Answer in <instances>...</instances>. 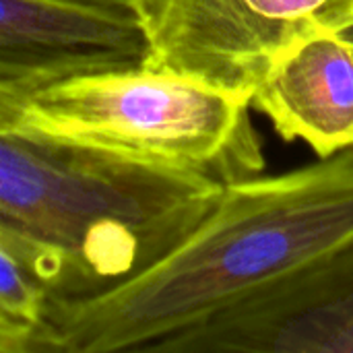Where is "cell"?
Here are the masks:
<instances>
[{
	"label": "cell",
	"mask_w": 353,
	"mask_h": 353,
	"mask_svg": "<svg viewBox=\"0 0 353 353\" xmlns=\"http://www.w3.org/2000/svg\"><path fill=\"white\" fill-rule=\"evenodd\" d=\"M353 240V147L225 184L165 256L91 298L48 302L39 353L151 352Z\"/></svg>",
	"instance_id": "cell-1"
},
{
	"label": "cell",
	"mask_w": 353,
	"mask_h": 353,
	"mask_svg": "<svg viewBox=\"0 0 353 353\" xmlns=\"http://www.w3.org/2000/svg\"><path fill=\"white\" fill-rule=\"evenodd\" d=\"M217 178L21 126L0 114V248L70 302L178 246L217 205Z\"/></svg>",
	"instance_id": "cell-2"
},
{
	"label": "cell",
	"mask_w": 353,
	"mask_h": 353,
	"mask_svg": "<svg viewBox=\"0 0 353 353\" xmlns=\"http://www.w3.org/2000/svg\"><path fill=\"white\" fill-rule=\"evenodd\" d=\"M250 99L153 68L66 79L33 93L0 91V114L21 126L196 170L223 184L265 161Z\"/></svg>",
	"instance_id": "cell-3"
},
{
	"label": "cell",
	"mask_w": 353,
	"mask_h": 353,
	"mask_svg": "<svg viewBox=\"0 0 353 353\" xmlns=\"http://www.w3.org/2000/svg\"><path fill=\"white\" fill-rule=\"evenodd\" d=\"M147 68L250 99L271 64L319 31L353 27V0H134Z\"/></svg>",
	"instance_id": "cell-4"
},
{
	"label": "cell",
	"mask_w": 353,
	"mask_h": 353,
	"mask_svg": "<svg viewBox=\"0 0 353 353\" xmlns=\"http://www.w3.org/2000/svg\"><path fill=\"white\" fill-rule=\"evenodd\" d=\"M157 353H353V240Z\"/></svg>",
	"instance_id": "cell-5"
},
{
	"label": "cell",
	"mask_w": 353,
	"mask_h": 353,
	"mask_svg": "<svg viewBox=\"0 0 353 353\" xmlns=\"http://www.w3.org/2000/svg\"><path fill=\"white\" fill-rule=\"evenodd\" d=\"M149 43L134 17L46 0H0V91L41 87L147 66Z\"/></svg>",
	"instance_id": "cell-6"
},
{
	"label": "cell",
	"mask_w": 353,
	"mask_h": 353,
	"mask_svg": "<svg viewBox=\"0 0 353 353\" xmlns=\"http://www.w3.org/2000/svg\"><path fill=\"white\" fill-rule=\"evenodd\" d=\"M285 141H304L321 157L353 147V41L319 31L283 52L252 91Z\"/></svg>",
	"instance_id": "cell-7"
},
{
	"label": "cell",
	"mask_w": 353,
	"mask_h": 353,
	"mask_svg": "<svg viewBox=\"0 0 353 353\" xmlns=\"http://www.w3.org/2000/svg\"><path fill=\"white\" fill-rule=\"evenodd\" d=\"M46 310V292L8 252L0 248V323L35 331L39 350Z\"/></svg>",
	"instance_id": "cell-8"
},
{
	"label": "cell",
	"mask_w": 353,
	"mask_h": 353,
	"mask_svg": "<svg viewBox=\"0 0 353 353\" xmlns=\"http://www.w3.org/2000/svg\"><path fill=\"white\" fill-rule=\"evenodd\" d=\"M46 2L81 8V10L103 12V14H114V17H134V0H46Z\"/></svg>",
	"instance_id": "cell-9"
},
{
	"label": "cell",
	"mask_w": 353,
	"mask_h": 353,
	"mask_svg": "<svg viewBox=\"0 0 353 353\" xmlns=\"http://www.w3.org/2000/svg\"><path fill=\"white\" fill-rule=\"evenodd\" d=\"M0 337L6 339L17 353H37V333L0 323Z\"/></svg>",
	"instance_id": "cell-10"
},
{
	"label": "cell",
	"mask_w": 353,
	"mask_h": 353,
	"mask_svg": "<svg viewBox=\"0 0 353 353\" xmlns=\"http://www.w3.org/2000/svg\"><path fill=\"white\" fill-rule=\"evenodd\" d=\"M0 353H17V352H14V347H12L6 339H2V337H0Z\"/></svg>",
	"instance_id": "cell-11"
},
{
	"label": "cell",
	"mask_w": 353,
	"mask_h": 353,
	"mask_svg": "<svg viewBox=\"0 0 353 353\" xmlns=\"http://www.w3.org/2000/svg\"><path fill=\"white\" fill-rule=\"evenodd\" d=\"M345 33L350 35V39H352V41H353V27H350V29H345Z\"/></svg>",
	"instance_id": "cell-12"
}]
</instances>
